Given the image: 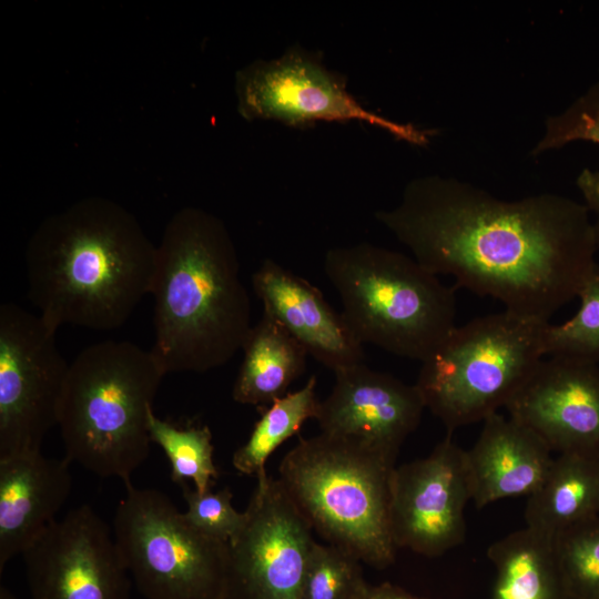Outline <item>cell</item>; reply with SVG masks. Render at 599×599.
Returning <instances> with one entry per match:
<instances>
[{
	"label": "cell",
	"instance_id": "obj_1",
	"mask_svg": "<svg viewBox=\"0 0 599 599\" xmlns=\"http://www.w3.org/2000/svg\"><path fill=\"white\" fill-rule=\"evenodd\" d=\"M375 219L433 274L547 322L577 297L597 264L590 211L558 194L507 201L455 177L426 175Z\"/></svg>",
	"mask_w": 599,
	"mask_h": 599
},
{
	"label": "cell",
	"instance_id": "obj_2",
	"mask_svg": "<svg viewBox=\"0 0 599 599\" xmlns=\"http://www.w3.org/2000/svg\"><path fill=\"white\" fill-rule=\"evenodd\" d=\"M155 262L156 245L131 212L85 197L48 216L30 237L29 300L55 328L114 329L150 294Z\"/></svg>",
	"mask_w": 599,
	"mask_h": 599
},
{
	"label": "cell",
	"instance_id": "obj_3",
	"mask_svg": "<svg viewBox=\"0 0 599 599\" xmlns=\"http://www.w3.org/2000/svg\"><path fill=\"white\" fill-rule=\"evenodd\" d=\"M150 294L151 352L165 374L226 364L252 327L234 242L221 219L199 207H183L167 222Z\"/></svg>",
	"mask_w": 599,
	"mask_h": 599
},
{
	"label": "cell",
	"instance_id": "obj_4",
	"mask_svg": "<svg viewBox=\"0 0 599 599\" xmlns=\"http://www.w3.org/2000/svg\"><path fill=\"white\" fill-rule=\"evenodd\" d=\"M164 375L151 349L132 342L84 348L70 363L59 406L65 458L131 484L150 453L149 414Z\"/></svg>",
	"mask_w": 599,
	"mask_h": 599
},
{
	"label": "cell",
	"instance_id": "obj_5",
	"mask_svg": "<svg viewBox=\"0 0 599 599\" xmlns=\"http://www.w3.org/2000/svg\"><path fill=\"white\" fill-rule=\"evenodd\" d=\"M395 460L362 441L321 432L285 454L278 480L326 542L384 569L397 551L390 526Z\"/></svg>",
	"mask_w": 599,
	"mask_h": 599
},
{
	"label": "cell",
	"instance_id": "obj_6",
	"mask_svg": "<svg viewBox=\"0 0 599 599\" xmlns=\"http://www.w3.org/2000/svg\"><path fill=\"white\" fill-rule=\"evenodd\" d=\"M323 265L362 344L423 362L456 327V287L414 257L358 243L328 250Z\"/></svg>",
	"mask_w": 599,
	"mask_h": 599
},
{
	"label": "cell",
	"instance_id": "obj_7",
	"mask_svg": "<svg viewBox=\"0 0 599 599\" xmlns=\"http://www.w3.org/2000/svg\"><path fill=\"white\" fill-rule=\"evenodd\" d=\"M548 323L504 309L456 325L422 362L425 407L450 434L506 407L545 357Z\"/></svg>",
	"mask_w": 599,
	"mask_h": 599
},
{
	"label": "cell",
	"instance_id": "obj_8",
	"mask_svg": "<svg viewBox=\"0 0 599 599\" xmlns=\"http://www.w3.org/2000/svg\"><path fill=\"white\" fill-rule=\"evenodd\" d=\"M125 487L113 536L140 592L148 599H225L227 544L196 529L160 490Z\"/></svg>",
	"mask_w": 599,
	"mask_h": 599
},
{
	"label": "cell",
	"instance_id": "obj_9",
	"mask_svg": "<svg viewBox=\"0 0 599 599\" xmlns=\"http://www.w3.org/2000/svg\"><path fill=\"white\" fill-rule=\"evenodd\" d=\"M236 110L245 121H274L298 130L318 122H364L416 146L436 130L388 119L365 108L348 90L345 74L329 69L318 51L294 43L277 58L257 59L234 79Z\"/></svg>",
	"mask_w": 599,
	"mask_h": 599
},
{
	"label": "cell",
	"instance_id": "obj_10",
	"mask_svg": "<svg viewBox=\"0 0 599 599\" xmlns=\"http://www.w3.org/2000/svg\"><path fill=\"white\" fill-rule=\"evenodd\" d=\"M57 331L14 303L0 306V457L41 450L58 424L70 364Z\"/></svg>",
	"mask_w": 599,
	"mask_h": 599
},
{
	"label": "cell",
	"instance_id": "obj_11",
	"mask_svg": "<svg viewBox=\"0 0 599 599\" xmlns=\"http://www.w3.org/2000/svg\"><path fill=\"white\" fill-rule=\"evenodd\" d=\"M313 531L278 478L260 473L244 525L227 542L225 599H300Z\"/></svg>",
	"mask_w": 599,
	"mask_h": 599
},
{
	"label": "cell",
	"instance_id": "obj_12",
	"mask_svg": "<svg viewBox=\"0 0 599 599\" xmlns=\"http://www.w3.org/2000/svg\"><path fill=\"white\" fill-rule=\"evenodd\" d=\"M31 599H129L130 572L89 505L50 524L22 552Z\"/></svg>",
	"mask_w": 599,
	"mask_h": 599
},
{
	"label": "cell",
	"instance_id": "obj_13",
	"mask_svg": "<svg viewBox=\"0 0 599 599\" xmlns=\"http://www.w3.org/2000/svg\"><path fill=\"white\" fill-rule=\"evenodd\" d=\"M471 499L465 449L447 433L424 457L395 467L390 526L397 549L438 557L465 540Z\"/></svg>",
	"mask_w": 599,
	"mask_h": 599
},
{
	"label": "cell",
	"instance_id": "obj_14",
	"mask_svg": "<svg viewBox=\"0 0 599 599\" xmlns=\"http://www.w3.org/2000/svg\"><path fill=\"white\" fill-rule=\"evenodd\" d=\"M551 451L599 457V366L542 358L505 407Z\"/></svg>",
	"mask_w": 599,
	"mask_h": 599
},
{
	"label": "cell",
	"instance_id": "obj_15",
	"mask_svg": "<svg viewBox=\"0 0 599 599\" xmlns=\"http://www.w3.org/2000/svg\"><path fill=\"white\" fill-rule=\"evenodd\" d=\"M335 383L321 400L322 433L362 441L397 457L426 408L414 385L357 364L334 372Z\"/></svg>",
	"mask_w": 599,
	"mask_h": 599
},
{
	"label": "cell",
	"instance_id": "obj_16",
	"mask_svg": "<svg viewBox=\"0 0 599 599\" xmlns=\"http://www.w3.org/2000/svg\"><path fill=\"white\" fill-rule=\"evenodd\" d=\"M263 312L278 321L307 354L333 372L364 363L363 344L319 288L265 258L252 275Z\"/></svg>",
	"mask_w": 599,
	"mask_h": 599
},
{
	"label": "cell",
	"instance_id": "obj_17",
	"mask_svg": "<svg viewBox=\"0 0 599 599\" xmlns=\"http://www.w3.org/2000/svg\"><path fill=\"white\" fill-rule=\"evenodd\" d=\"M69 465L41 450L0 457V572L55 520L71 491Z\"/></svg>",
	"mask_w": 599,
	"mask_h": 599
},
{
	"label": "cell",
	"instance_id": "obj_18",
	"mask_svg": "<svg viewBox=\"0 0 599 599\" xmlns=\"http://www.w3.org/2000/svg\"><path fill=\"white\" fill-rule=\"evenodd\" d=\"M549 447L511 417L494 413L465 450L471 500L480 509L505 498L530 496L552 463Z\"/></svg>",
	"mask_w": 599,
	"mask_h": 599
},
{
	"label": "cell",
	"instance_id": "obj_19",
	"mask_svg": "<svg viewBox=\"0 0 599 599\" xmlns=\"http://www.w3.org/2000/svg\"><path fill=\"white\" fill-rule=\"evenodd\" d=\"M241 349L243 361L232 389L240 404L268 406L286 395L306 368V349L265 312L250 328Z\"/></svg>",
	"mask_w": 599,
	"mask_h": 599
},
{
	"label": "cell",
	"instance_id": "obj_20",
	"mask_svg": "<svg viewBox=\"0 0 599 599\" xmlns=\"http://www.w3.org/2000/svg\"><path fill=\"white\" fill-rule=\"evenodd\" d=\"M599 516V457L559 454L538 489L528 496L526 526L552 538Z\"/></svg>",
	"mask_w": 599,
	"mask_h": 599
},
{
	"label": "cell",
	"instance_id": "obj_21",
	"mask_svg": "<svg viewBox=\"0 0 599 599\" xmlns=\"http://www.w3.org/2000/svg\"><path fill=\"white\" fill-rule=\"evenodd\" d=\"M496 571L491 599H566L555 538L530 527L493 542Z\"/></svg>",
	"mask_w": 599,
	"mask_h": 599
},
{
	"label": "cell",
	"instance_id": "obj_22",
	"mask_svg": "<svg viewBox=\"0 0 599 599\" xmlns=\"http://www.w3.org/2000/svg\"><path fill=\"white\" fill-rule=\"evenodd\" d=\"M316 387L317 377L312 375L301 389L263 407L247 440L233 454L232 464L237 471L256 477L283 443L296 435L307 419L317 418L321 400Z\"/></svg>",
	"mask_w": 599,
	"mask_h": 599
},
{
	"label": "cell",
	"instance_id": "obj_23",
	"mask_svg": "<svg viewBox=\"0 0 599 599\" xmlns=\"http://www.w3.org/2000/svg\"><path fill=\"white\" fill-rule=\"evenodd\" d=\"M152 443L159 445L171 465V479L182 486L191 481L200 493L212 490L220 473L213 459L212 433L206 426L179 427L159 418L152 409L148 420Z\"/></svg>",
	"mask_w": 599,
	"mask_h": 599
},
{
	"label": "cell",
	"instance_id": "obj_24",
	"mask_svg": "<svg viewBox=\"0 0 599 599\" xmlns=\"http://www.w3.org/2000/svg\"><path fill=\"white\" fill-rule=\"evenodd\" d=\"M577 297L578 312L559 325L547 324L544 354L572 361L599 364V265L585 278Z\"/></svg>",
	"mask_w": 599,
	"mask_h": 599
},
{
	"label": "cell",
	"instance_id": "obj_25",
	"mask_svg": "<svg viewBox=\"0 0 599 599\" xmlns=\"http://www.w3.org/2000/svg\"><path fill=\"white\" fill-rule=\"evenodd\" d=\"M566 599H599V516L555 537Z\"/></svg>",
	"mask_w": 599,
	"mask_h": 599
},
{
	"label": "cell",
	"instance_id": "obj_26",
	"mask_svg": "<svg viewBox=\"0 0 599 599\" xmlns=\"http://www.w3.org/2000/svg\"><path fill=\"white\" fill-rule=\"evenodd\" d=\"M367 583L357 557L335 545L315 541L300 599H356Z\"/></svg>",
	"mask_w": 599,
	"mask_h": 599
},
{
	"label": "cell",
	"instance_id": "obj_27",
	"mask_svg": "<svg viewBox=\"0 0 599 599\" xmlns=\"http://www.w3.org/2000/svg\"><path fill=\"white\" fill-rule=\"evenodd\" d=\"M575 141L599 144V82L565 111L546 120L545 132L531 154L557 150Z\"/></svg>",
	"mask_w": 599,
	"mask_h": 599
},
{
	"label": "cell",
	"instance_id": "obj_28",
	"mask_svg": "<svg viewBox=\"0 0 599 599\" xmlns=\"http://www.w3.org/2000/svg\"><path fill=\"white\" fill-rule=\"evenodd\" d=\"M186 502L185 518L201 532L222 542H230L245 521V511H237L232 505L233 494L225 487L219 491L200 493L182 486Z\"/></svg>",
	"mask_w": 599,
	"mask_h": 599
},
{
	"label": "cell",
	"instance_id": "obj_29",
	"mask_svg": "<svg viewBox=\"0 0 599 599\" xmlns=\"http://www.w3.org/2000/svg\"><path fill=\"white\" fill-rule=\"evenodd\" d=\"M576 184L582 194L586 206L595 214L593 227L599 247V171L583 169L578 175Z\"/></svg>",
	"mask_w": 599,
	"mask_h": 599
},
{
	"label": "cell",
	"instance_id": "obj_30",
	"mask_svg": "<svg viewBox=\"0 0 599 599\" xmlns=\"http://www.w3.org/2000/svg\"><path fill=\"white\" fill-rule=\"evenodd\" d=\"M356 599H422L390 582L367 583Z\"/></svg>",
	"mask_w": 599,
	"mask_h": 599
},
{
	"label": "cell",
	"instance_id": "obj_31",
	"mask_svg": "<svg viewBox=\"0 0 599 599\" xmlns=\"http://www.w3.org/2000/svg\"><path fill=\"white\" fill-rule=\"evenodd\" d=\"M0 599H18L8 588L3 585L0 586Z\"/></svg>",
	"mask_w": 599,
	"mask_h": 599
}]
</instances>
